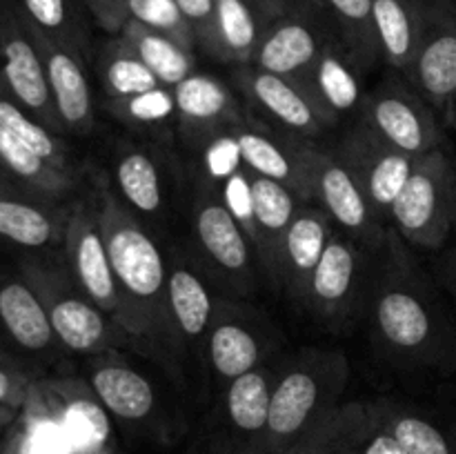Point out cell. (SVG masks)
Wrapping results in <instances>:
<instances>
[{
    "mask_svg": "<svg viewBox=\"0 0 456 454\" xmlns=\"http://www.w3.org/2000/svg\"><path fill=\"white\" fill-rule=\"evenodd\" d=\"M96 207L120 298L118 325L132 350L169 372L181 368L167 312L165 249L150 227L129 212L110 182H96Z\"/></svg>",
    "mask_w": 456,
    "mask_h": 454,
    "instance_id": "6da1fadb",
    "label": "cell"
},
{
    "mask_svg": "<svg viewBox=\"0 0 456 454\" xmlns=\"http://www.w3.org/2000/svg\"><path fill=\"white\" fill-rule=\"evenodd\" d=\"M399 245L392 236L381 254L365 314L374 350L403 372L454 369V329L439 298Z\"/></svg>",
    "mask_w": 456,
    "mask_h": 454,
    "instance_id": "7a4b0ae2",
    "label": "cell"
},
{
    "mask_svg": "<svg viewBox=\"0 0 456 454\" xmlns=\"http://www.w3.org/2000/svg\"><path fill=\"white\" fill-rule=\"evenodd\" d=\"M350 361L341 350L303 347L279 361L261 454H283L314 423L341 405Z\"/></svg>",
    "mask_w": 456,
    "mask_h": 454,
    "instance_id": "3957f363",
    "label": "cell"
},
{
    "mask_svg": "<svg viewBox=\"0 0 456 454\" xmlns=\"http://www.w3.org/2000/svg\"><path fill=\"white\" fill-rule=\"evenodd\" d=\"M16 267L38 294L65 354L89 359L107 350H132L123 328L80 288L61 249L27 252Z\"/></svg>",
    "mask_w": 456,
    "mask_h": 454,
    "instance_id": "277c9868",
    "label": "cell"
},
{
    "mask_svg": "<svg viewBox=\"0 0 456 454\" xmlns=\"http://www.w3.org/2000/svg\"><path fill=\"white\" fill-rule=\"evenodd\" d=\"M381 254L368 252L334 230L312 279L303 314L332 332H347L365 319Z\"/></svg>",
    "mask_w": 456,
    "mask_h": 454,
    "instance_id": "5b68a950",
    "label": "cell"
},
{
    "mask_svg": "<svg viewBox=\"0 0 456 454\" xmlns=\"http://www.w3.org/2000/svg\"><path fill=\"white\" fill-rule=\"evenodd\" d=\"M395 234L419 249H439L456 230V165L441 150L414 160L412 174L392 205Z\"/></svg>",
    "mask_w": 456,
    "mask_h": 454,
    "instance_id": "8992f818",
    "label": "cell"
},
{
    "mask_svg": "<svg viewBox=\"0 0 456 454\" xmlns=\"http://www.w3.org/2000/svg\"><path fill=\"white\" fill-rule=\"evenodd\" d=\"M190 207L194 254L200 265L221 288L236 298H248L261 283L256 256L249 236L236 223L214 187L196 182Z\"/></svg>",
    "mask_w": 456,
    "mask_h": 454,
    "instance_id": "52a82bcc",
    "label": "cell"
},
{
    "mask_svg": "<svg viewBox=\"0 0 456 454\" xmlns=\"http://www.w3.org/2000/svg\"><path fill=\"white\" fill-rule=\"evenodd\" d=\"M354 120L412 158L445 145V125L436 111L403 76L392 69L365 92Z\"/></svg>",
    "mask_w": 456,
    "mask_h": 454,
    "instance_id": "ba28073f",
    "label": "cell"
},
{
    "mask_svg": "<svg viewBox=\"0 0 456 454\" xmlns=\"http://www.w3.org/2000/svg\"><path fill=\"white\" fill-rule=\"evenodd\" d=\"M310 181V203H316L328 214L334 230L350 236L368 252H386L395 230L390 227V223L383 221L354 174L338 158L334 147H321L319 142H312Z\"/></svg>",
    "mask_w": 456,
    "mask_h": 454,
    "instance_id": "9c48e42d",
    "label": "cell"
},
{
    "mask_svg": "<svg viewBox=\"0 0 456 454\" xmlns=\"http://www.w3.org/2000/svg\"><path fill=\"white\" fill-rule=\"evenodd\" d=\"M0 352L34 381L65 356L38 294L18 267H0Z\"/></svg>",
    "mask_w": 456,
    "mask_h": 454,
    "instance_id": "30bf717a",
    "label": "cell"
},
{
    "mask_svg": "<svg viewBox=\"0 0 456 454\" xmlns=\"http://www.w3.org/2000/svg\"><path fill=\"white\" fill-rule=\"evenodd\" d=\"M272 341L274 334L256 307L221 294L203 352L209 378L218 394L234 378L272 363Z\"/></svg>",
    "mask_w": 456,
    "mask_h": 454,
    "instance_id": "8fae6325",
    "label": "cell"
},
{
    "mask_svg": "<svg viewBox=\"0 0 456 454\" xmlns=\"http://www.w3.org/2000/svg\"><path fill=\"white\" fill-rule=\"evenodd\" d=\"M125 350H107L87 359V383L102 409L138 436H163L167 432L165 409L154 381L123 359Z\"/></svg>",
    "mask_w": 456,
    "mask_h": 454,
    "instance_id": "7c38bea8",
    "label": "cell"
},
{
    "mask_svg": "<svg viewBox=\"0 0 456 454\" xmlns=\"http://www.w3.org/2000/svg\"><path fill=\"white\" fill-rule=\"evenodd\" d=\"M232 78L249 114L289 136L316 142V138L337 127L297 80L256 69L254 65L234 67Z\"/></svg>",
    "mask_w": 456,
    "mask_h": 454,
    "instance_id": "4fadbf2b",
    "label": "cell"
},
{
    "mask_svg": "<svg viewBox=\"0 0 456 454\" xmlns=\"http://www.w3.org/2000/svg\"><path fill=\"white\" fill-rule=\"evenodd\" d=\"M403 78L441 123L456 125V0H428L421 38Z\"/></svg>",
    "mask_w": 456,
    "mask_h": 454,
    "instance_id": "5bb4252c",
    "label": "cell"
},
{
    "mask_svg": "<svg viewBox=\"0 0 456 454\" xmlns=\"http://www.w3.org/2000/svg\"><path fill=\"white\" fill-rule=\"evenodd\" d=\"M163 249L167 263V312L178 359H203L205 341L221 294L214 292L209 274L200 265L194 249L183 247L181 243L163 245Z\"/></svg>",
    "mask_w": 456,
    "mask_h": 454,
    "instance_id": "9a60e30c",
    "label": "cell"
},
{
    "mask_svg": "<svg viewBox=\"0 0 456 454\" xmlns=\"http://www.w3.org/2000/svg\"><path fill=\"white\" fill-rule=\"evenodd\" d=\"M0 85L58 136V120L34 31L16 0H0Z\"/></svg>",
    "mask_w": 456,
    "mask_h": 454,
    "instance_id": "2e32d148",
    "label": "cell"
},
{
    "mask_svg": "<svg viewBox=\"0 0 456 454\" xmlns=\"http://www.w3.org/2000/svg\"><path fill=\"white\" fill-rule=\"evenodd\" d=\"M332 38L337 34L316 0H301L267 27L252 65L303 85Z\"/></svg>",
    "mask_w": 456,
    "mask_h": 454,
    "instance_id": "e0dca14e",
    "label": "cell"
},
{
    "mask_svg": "<svg viewBox=\"0 0 456 454\" xmlns=\"http://www.w3.org/2000/svg\"><path fill=\"white\" fill-rule=\"evenodd\" d=\"M61 252L87 296L118 323V288L94 196H76L71 200Z\"/></svg>",
    "mask_w": 456,
    "mask_h": 454,
    "instance_id": "ac0fdd59",
    "label": "cell"
},
{
    "mask_svg": "<svg viewBox=\"0 0 456 454\" xmlns=\"http://www.w3.org/2000/svg\"><path fill=\"white\" fill-rule=\"evenodd\" d=\"M334 151L346 163V167L354 174L359 185L372 200L383 221L390 223L392 205L403 190L405 181L412 174V156L395 150L386 141L370 132L359 120H352L350 127L338 138Z\"/></svg>",
    "mask_w": 456,
    "mask_h": 454,
    "instance_id": "d6986e66",
    "label": "cell"
},
{
    "mask_svg": "<svg viewBox=\"0 0 456 454\" xmlns=\"http://www.w3.org/2000/svg\"><path fill=\"white\" fill-rule=\"evenodd\" d=\"M279 363H265L223 387L221 454H261Z\"/></svg>",
    "mask_w": 456,
    "mask_h": 454,
    "instance_id": "ffe728a7",
    "label": "cell"
},
{
    "mask_svg": "<svg viewBox=\"0 0 456 454\" xmlns=\"http://www.w3.org/2000/svg\"><path fill=\"white\" fill-rule=\"evenodd\" d=\"M243 165L249 172L289 187L301 200H312L310 141H301L256 116L236 127Z\"/></svg>",
    "mask_w": 456,
    "mask_h": 454,
    "instance_id": "44dd1931",
    "label": "cell"
},
{
    "mask_svg": "<svg viewBox=\"0 0 456 454\" xmlns=\"http://www.w3.org/2000/svg\"><path fill=\"white\" fill-rule=\"evenodd\" d=\"M69 205L34 194L7 178L0 182V240L25 252L61 249Z\"/></svg>",
    "mask_w": 456,
    "mask_h": 454,
    "instance_id": "7402d4cb",
    "label": "cell"
},
{
    "mask_svg": "<svg viewBox=\"0 0 456 454\" xmlns=\"http://www.w3.org/2000/svg\"><path fill=\"white\" fill-rule=\"evenodd\" d=\"M176 98V129L187 147L196 145L209 134L239 127L252 118L245 101H240L216 76L194 71L174 87Z\"/></svg>",
    "mask_w": 456,
    "mask_h": 454,
    "instance_id": "603a6c76",
    "label": "cell"
},
{
    "mask_svg": "<svg viewBox=\"0 0 456 454\" xmlns=\"http://www.w3.org/2000/svg\"><path fill=\"white\" fill-rule=\"evenodd\" d=\"M34 38L43 58L49 93H52L62 132L65 136L67 134L87 136L96 125V107H94L92 83L87 76V61L71 49L45 38L38 31H34Z\"/></svg>",
    "mask_w": 456,
    "mask_h": 454,
    "instance_id": "cb8c5ba5",
    "label": "cell"
},
{
    "mask_svg": "<svg viewBox=\"0 0 456 454\" xmlns=\"http://www.w3.org/2000/svg\"><path fill=\"white\" fill-rule=\"evenodd\" d=\"M334 225L316 203H301L292 218L281 256L279 292L294 310H305L314 272L323 258Z\"/></svg>",
    "mask_w": 456,
    "mask_h": 454,
    "instance_id": "d4e9b609",
    "label": "cell"
},
{
    "mask_svg": "<svg viewBox=\"0 0 456 454\" xmlns=\"http://www.w3.org/2000/svg\"><path fill=\"white\" fill-rule=\"evenodd\" d=\"M249 181H252L254 221H256V234L252 240L254 256H256L263 283L279 292L285 236H288L298 205L305 200L298 199L289 187L254 172H249Z\"/></svg>",
    "mask_w": 456,
    "mask_h": 454,
    "instance_id": "484cf974",
    "label": "cell"
},
{
    "mask_svg": "<svg viewBox=\"0 0 456 454\" xmlns=\"http://www.w3.org/2000/svg\"><path fill=\"white\" fill-rule=\"evenodd\" d=\"M111 178V190L138 218L160 221L167 214V169L156 150L120 145L114 154Z\"/></svg>",
    "mask_w": 456,
    "mask_h": 454,
    "instance_id": "4316f807",
    "label": "cell"
},
{
    "mask_svg": "<svg viewBox=\"0 0 456 454\" xmlns=\"http://www.w3.org/2000/svg\"><path fill=\"white\" fill-rule=\"evenodd\" d=\"M303 87L337 125L346 118H356L368 92L365 74L338 38L325 45Z\"/></svg>",
    "mask_w": 456,
    "mask_h": 454,
    "instance_id": "83f0119b",
    "label": "cell"
},
{
    "mask_svg": "<svg viewBox=\"0 0 456 454\" xmlns=\"http://www.w3.org/2000/svg\"><path fill=\"white\" fill-rule=\"evenodd\" d=\"M0 165L13 182L61 203H71L83 181V172L56 167L4 127H0Z\"/></svg>",
    "mask_w": 456,
    "mask_h": 454,
    "instance_id": "f1b7e54d",
    "label": "cell"
},
{
    "mask_svg": "<svg viewBox=\"0 0 456 454\" xmlns=\"http://www.w3.org/2000/svg\"><path fill=\"white\" fill-rule=\"evenodd\" d=\"M372 430L370 401H350L325 414L283 454H361Z\"/></svg>",
    "mask_w": 456,
    "mask_h": 454,
    "instance_id": "f546056e",
    "label": "cell"
},
{
    "mask_svg": "<svg viewBox=\"0 0 456 454\" xmlns=\"http://www.w3.org/2000/svg\"><path fill=\"white\" fill-rule=\"evenodd\" d=\"M428 0H372L381 61L405 76L421 38Z\"/></svg>",
    "mask_w": 456,
    "mask_h": 454,
    "instance_id": "4dcf8cb0",
    "label": "cell"
},
{
    "mask_svg": "<svg viewBox=\"0 0 456 454\" xmlns=\"http://www.w3.org/2000/svg\"><path fill=\"white\" fill-rule=\"evenodd\" d=\"M31 29L45 38L71 49L85 61H94V40L89 20H94L85 0H16Z\"/></svg>",
    "mask_w": 456,
    "mask_h": 454,
    "instance_id": "1f68e13d",
    "label": "cell"
},
{
    "mask_svg": "<svg viewBox=\"0 0 456 454\" xmlns=\"http://www.w3.org/2000/svg\"><path fill=\"white\" fill-rule=\"evenodd\" d=\"M374 426L395 436L408 454H456V441L435 418L392 399L370 401Z\"/></svg>",
    "mask_w": 456,
    "mask_h": 454,
    "instance_id": "d6a6232c",
    "label": "cell"
},
{
    "mask_svg": "<svg viewBox=\"0 0 456 454\" xmlns=\"http://www.w3.org/2000/svg\"><path fill=\"white\" fill-rule=\"evenodd\" d=\"M332 25L337 38L346 45L365 76L381 61L372 0H316Z\"/></svg>",
    "mask_w": 456,
    "mask_h": 454,
    "instance_id": "836d02e7",
    "label": "cell"
},
{
    "mask_svg": "<svg viewBox=\"0 0 456 454\" xmlns=\"http://www.w3.org/2000/svg\"><path fill=\"white\" fill-rule=\"evenodd\" d=\"M120 36L127 40L129 47L138 53V58L150 67V71L159 78L163 87L174 89L196 71L194 49L183 47L181 43L172 40L169 36L147 29L136 20L125 22Z\"/></svg>",
    "mask_w": 456,
    "mask_h": 454,
    "instance_id": "e575fe53",
    "label": "cell"
},
{
    "mask_svg": "<svg viewBox=\"0 0 456 454\" xmlns=\"http://www.w3.org/2000/svg\"><path fill=\"white\" fill-rule=\"evenodd\" d=\"M94 67L105 98H125L160 87L159 78L120 34L110 36L94 52Z\"/></svg>",
    "mask_w": 456,
    "mask_h": 454,
    "instance_id": "d590c367",
    "label": "cell"
},
{
    "mask_svg": "<svg viewBox=\"0 0 456 454\" xmlns=\"http://www.w3.org/2000/svg\"><path fill=\"white\" fill-rule=\"evenodd\" d=\"M218 3V58L225 65H252L254 53L270 22L248 0Z\"/></svg>",
    "mask_w": 456,
    "mask_h": 454,
    "instance_id": "8d00e7d4",
    "label": "cell"
},
{
    "mask_svg": "<svg viewBox=\"0 0 456 454\" xmlns=\"http://www.w3.org/2000/svg\"><path fill=\"white\" fill-rule=\"evenodd\" d=\"M105 109L134 132L150 134V136H169L178 132L174 89L163 85L134 96L107 98Z\"/></svg>",
    "mask_w": 456,
    "mask_h": 454,
    "instance_id": "74e56055",
    "label": "cell"
},
{
    "mask_svg": "<svg viewBox=\"0 0 456 454\" xmlns=\"http://www.w3.org/2000/svg\"><path fill=\"white\" fill-rule=\"evenodd\" d=\"M0 127L7 129L18 141L25 142L27 147H31L36 154H40L56 167L67 169V172H80L74 156L62 141L65 136H58L47 125L40 123L3 85H0Z\"/></svg>",
    "mask_w": 456,
    "mask_h": 454,
    "instance_id": "f35d334b",
    "label": "cell"
},
{
    "mask_svg": "<svg viewBox=\"0 0 456 454\" xmlns=\"http://www.w3.org/2000/svg\"><path fill=\"white\" fill-rule=\"evenodd\" d=\"M196 158V182L218 190L227 178L234 176L239 169H243V156H240L236 127L221 129L216 134H209L203 141L190 147Z\"/></svg>",
    "mask_w": 456,
    "mask_h": 454,
    "instance_id": "ab89813d",
    "label": "cell"
},
{
    "mask_svg": "<svg viewBox=\"0 0 456 454\" xmlns=\"http://www.w3.org/2000/svg\"><path fill=\"white\" fill-rule=\"evenodd\" d=\"M127 20L141 22L147 29L169 36L183 47L196 52L194 34L178 9L176 0H127Z\"/></svg>",
    "mask_w": 456,
    "mask_h": 454,
    "instance_id": "60d3db41",
    "label": "cell"
},
{
    "mask_svg": "<svg viewBox=\"0 0 456 454\" xmlns=\"http://www.w3.org/2000/svg\"><path fill=\"white\" fill-rule=\"evenodd\" d=\"M178 9L185 16L196 49L208 56L218 58V3L216 0H176Z\"/></svg>",
    "mask_w": 456,
    "mask_h": 454,
    "instance_id": "b9f144b4",
    "label": "cell"
},
{
    "mask_svg": "<svg viewBox=\"0 0 456 454\" xmlns=\"http://www.w3.org/2000/svg\"><path fill=\"white\" fill-rule=\"evenodd\" d=\"M216 191L221 194L223 203L230 209L232 216L236 218V223H239L245 230V234L249 236V240H254V234H256V221H254V194L252 181H249V169L243 165V169H239L234 176L227 178Z\"/></svg>",
    "mask_w": 456,
    "mask_h": 454,
    "instance_id": "7bdbcfd3",
    "label": "cell"
},
{
    "mask_svg": "<svg viewBox=\"0 0 456 454\" xmlns=\"http://www.w3.org/2000/svg\"><path fill=\"white\" fill-rule=\"evenodd\" d=\"M36 381L18 368L13 361L0 359V405L13 409H22L34 392Z\"/></svg>",
    "mask_w": 456,
    "mask_h": 454,
    "instance_id": "ee69618b",
    "label": "cell"
},
{
    "mask_svg": "<svg viewBox=\"0 0 456 454\" xmlns=\"http://www.w3.org/2000/svg\"><path fill=\"white\" fill-rule=\"evenodd\" d=\"M94 22L110 36L120 34L127 22V0H85Z\"/></svg>",
    "mask_w": 456,
    "mask_h": 454,
    "instance_id": "f6af8a7d",
    "label": "cell"
},
{
    "mask_svg": "<svg viewBox=\"0 0 456 454\" xmlns=\"http://www.w3.org/2000/svg\"><path fill=\"white\" fill-rule=\"evenodd\" d=\"M361 454H408V452L401 448V443L395 439V436L387 434L386 430L374 426L372 434H370L368 441H365Z\"/></svg>",
    "mask_w": 456,
    "mask_h": 454,
    "instance_id": "bcb514c9",
    "label": "cell"
},
{
    "mask_svg": "<svg viewBox=\"0 0 456 454\" xmlns=\"http://www.w3.org/2000/svg\"><path fill=\"white\" fill-rule=\"evenodd\" d=\"M248 3L252 4V7L256 9V12L261 13L270 25L281 16V13H285L289 9L285 0H248Z\"/></svg>",
    "mask_w": 456,
    "mask_h": 454,
    "instance_id": "7dc6e473",
    "label": "cell"
},
{
    "mask_svg": "<svg viewBox=\"0 0 456 454\" xmlns=\"http://www.w3.org/2000/svg\"><path fill=\"white\" fill-rule=\"evenodd\" d=\"M22 409H13V408H4V405H0V441L4 439V434L9 432V427L16 423L18 414H20Z\"/></svg>",
    "mask_w": 456,
    "mask_h": 454,
    "instance_id": "c3c4849f",
    "label": "cell"
},
{
    "mask_svg": "<svg viewBox=\"0 0 456 454\" xmlns=\"http://www.w3.org/2000/svg\"><path fill=\"white\" fill-rule=\"evenodd\" d=\"M89 454H114V452H111V450H107V448H105V445H102V448L94 450V452H89Z\"/></svg>",
    "mask_w": 456,
    "mask_h": 454,
    "instance_id": "681fc988",
    "label": "cell"
},
{
    "mask_svg": "<svg viewBox=\"0 0 456 454\" xmlns=\"http://www.w3.org/2000/svg\"><path fill=\"white\" fill-rule=\"evenodd\" d=\"M7 174H4V169H3V165H0V182H4V181H7Z\"/></svg>",
    "mask_w": 456,
    "mask_h": 454,
    "instance_id": "f907efd6",
    "label": "cell"
},
{
    "mask_svg": "<svg viewBox=\"0 0 456 454\" xmlns=\"http://www.w3.org/2000/svg\"><path fill=\"white\" fill-rule=\"evenodd\" d=\"M285 3H288V7H294V4H298L301 0H285Z\"/></svg>",
    "mask_w": 456,
    "mask_h": 454,
    "instance_id": "816d5d0a",
    "label": "cell"
},
{
    "mask_svg": "<svg viewBox=\"0 0 456 454\" xmlns=\"http://www.w3.org/2000/svg\"><path fill=\"white\" fill-rule=\"evenodd\" d=\"M0 359H9V356H7V354H3V352H0ZM9 361H12V359H9ZM18 368H20V365H18Z\"/></svg>",
    "mask_w": 456,
    "mask_h": 454,
    "instance_id": "f5cc1de1",
    "label": "cell"
}]
</instances>
